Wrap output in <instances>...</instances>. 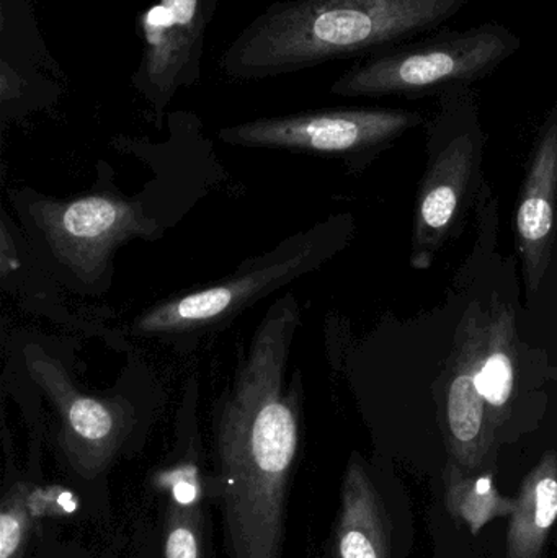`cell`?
Returning a JSON list of instances; mask_svg holds the SVG:
<instances>
[{"mask_svg":"<svg viewBox=\"0 0 557 558\" xmlns=\"http://www.w3.org/2000/svg\"><path fill=\"white\" fill-rule=\"evenodd\" d=\"M283 295L255 331L218 420L226 524L232 558H281L288 478L300 448V376L287 364L300 325Z\"/></svg>","mask_w":557,"mask_h":558,"instance_id":"cell-1","label":"cell"},{"mask_svg":"<svg viewBox=\"0 0 557 558\" xmlns=\"http://www.w3.org/2000/svg\"><path fill=\"white\" fill-rule=\"evenodd\" d=\"M470 0H283L271 3L226 48L219 68L262 81L337 59L370 56L435 32Z\"/></svg>","mask_w":557,"mask_h":558,"instance_id":"cell-2","label":"cell"},{"mask_svg":"<svg viewBox=\"0 0 557 558\" xmlns=\"http://www.w3.org/2000/svg\"><path fill=\"white\" fill-rule=\"evenodd\" d=\"M522 48V38L499 22L467 29H435L424 38L366 56L340 75L330 94L339 97L440 95L455 85H473Z\"/></svg>","mask_w":557,"mask_h":558,"instance_id":"cell-3","label":"cell"},{"mask_svg":"<svg viewBox=\"0 0 557 558\" xmlns=\"http://www.w3.org/2000/svg\"><path fill=\"white\" fill-rule=\"evenodd\" d=\"M352 231L349 216H337L294 235L274 252L254 258L238 274L190 294L154 305L134 322L140 335H183L202 331L254 304L294 278L316 270L346 244Z\"/></svg>","mask_w":557,"mask_h":558,"instance_id":"cell-4","label":"cell"},{"mask_svg":"<svg viewBox=\"0 0 557 558\" xmlns=\"http://www.w3.org/2000/svg\"><path fill=\"white\" fill-rule=\"evenodd\" d=\"M438 97L432 136L438 144L419 189L412 226L411 265L427 270L463 218L480 169L483 137L480 107L471 85H455Z\"/></svg>","mask_w":557,"mask_h":558,"instance_id":"cell-5","label":"cell"},{"mask_svg":"<svg viewBox=\"0 0 557 558\" xmlns=\"http://www.w3.org/2000/svg\"><path fill=\"white\" fill-rule=\"evenodd\" d=\"M415 547L414 504L392 465L353 454L343 477L332 558H409Z\"/></svg>","mask_w":557,"mask_h":558,"instance_id":"cell-6","label":"cell"},{"mask_svg":"<svg viewBox=\"0 0 557 558\" xmlns=\"http://www.w3.org/2000/svg\"><path fill=\"white\" fill-rule=\"evenodd\" d=\"M422 123L421 111L404 108H336L247 121L219 137L234 146L356 156L385 149Z\"/></svg>","mask_w":557,"mask_h":558,"instance_id":"cell-7","label":"cell"},{"mask_svg":"<svg viewBox=\"0 0 557 558\" xmlns=\"http://www.w3.org/2000/svg\"><path fill=\"white\" fill-rule=\"evenodd\" d=\"M29 215L52 255L84 282L104 277L118 245L134 238H153L159 228L137 203L105 193L38 202Z\"/></svg>","mask_w":557,"mask_h":558,"instance_id":"cell-8","label":"cell"},{"mask_svg":"<svg viewBox=\"0 0 557 558\" xmlns=\"http://www.w3.org/2000/svg\"><path fill=\"white\" fill-rule=\"evenodd\" d=\"M26 367L61 420L59 442L75 471L94 477L104 471L126 441L134 425V409L123 397L82 392L61 361L41 348L26 350Z\"/></svg>","mask_w":557,"mask_h":558,"instance_id":"cell-9","label":"cell"},{"mask_svg":"<svg viewBox=\"0 0 557 558\" xmlns=\"http://www.w3.org/2000/svg\"><path fill=\"white\" fill-rule=\"evenodd\" d=\"M218 0H159L141 20L143 59L133 84L157 111L199 78L203 45Z\"/></svg>","mask_w":557,"mask_h":558,"instance_id":"cell-10","label":"cell"},{"mask_svg":"<svg viewBox=\"0 0 557 558\" xmlns=\"http://www.w3.org/2000/svg\"><path fill=\"white\" fill-rule=\"evenodd\" d=\"M481 317H467L438 412L448 461L467 474L499 472L500 435L476 371Z\"/></svg>","mask_w":557,"mask_h":558,"instance_id":"cell-11","label":"cell"},{"mask_svg":"<svg viewBox=\"0 0 557 558\" xmlns=\"http://www.w3.org/2000/svg\"><path fill=\"white\" fill-rule=\"evenodd\" d=\"M526 294L538 292L557 252V105L540 126L516 213Z\"/></svg>","mask_w":557,"mask_h":558,"instance_id":"cell-12","label":"cell"},{"mask_svg":"<svg viewBox=\"0 0 557 558\" xmlns=\"http://www.w3.org/2000/svg\"><path fill=\"white\" fill-rule=\"evenodd\" d=\"M512 514L483 546L489 558H546L557 527V446L546 448L512 492Z\"/></svg>","mask_w":557,"mask_h":558,"instance_id":"cell-13","label":"cell"},{"mask_svg":"<svg viewBox=\"0 0 557 558\" xmlns=\"http://www.w3.org/2000/svg\"><path fill=\"white\" fill-rule=\"evenodd\" d=\"M431 485L432 495L451 520L481 544L516 507V495L500 488L497 472L467 474L455 462L447 461L441 477Z\"/></svg>","mask_w":557,"mask_h":558,"instance_id":"cell-14","label":"cell"},{"mask_svg":"<svg viewBox=\"0 0 557 558\" xmlns=\"http://www.w3.org/2000/svg\"><path fill=\"white\" fill-rule=\"evenodd\" d=\"M476 371L481 393L493 410L504 441L517 392L516 320L506 305L480 322Z\"/></svg>","mask_w":557,"mask_h":558,"instance_id":"cell-15","label":"cell"},{"mask_svg":"<svg viewBox=\"0 0 557 558\" xmlns=\"http://www.w3.org/2000/svg\"><path fill=\"white\" fill-rule=\"evenodd\" d=\"M427 523L432 537V558H489L483 544L455 523L434 495Z\"/></svg>","mask_w":557,"mask_h":558,"instance_id":"cell-16","label":"cell"},{"mask_svg":"<svg viewBox=\"0 0 557 558\" xmlns=\"http://www.w3.org/2000/svg\"><path fill=\"white\" fill-rule=\"evenodd\" d=\"M28 526V490L19 484L0 507V558H22Z\"/></svg>","mask_w":557,"mask_h":558,"instance_id":"cell-17","label":"cell"},{"mask_svg":"<svg viewBox=\"0 0 557 558\" xmlns=\"http://www.w3.org/2000/svg\"><path fill=\"white\" fill-rule=\"evenodd\" d=\"M198 526V505L183 507L172 501L167 523L166 558H202Z\"/></svg>","mask_w":557,"mask_h":558,"instance_id":"cell-18","label":"cell"},{"mask_svg":"<svg viewBox=\"0 0 557 558\" xmlns=\"http://www.w3.org/2000/svg\"><path fill=\"white\" fill-rule=\"evenodd\" d=\"M169 478L175 504L183 505V507L198 505V478H196V469L193 465L177 469L169 475Z\"/></svg>","mask_w":557,"mask_h":558,"instance_id":"cell-19","label":"cell"},{"mask_svg":"<svg viewBox=\"0 0 557 558\" xmlns=\"http://www.w3.org/2000/svg\"><path fill=\"white\" fill-rule=\"evenodd\" d=\"M0 267H2V275L7 277L10 271L19 270L20 262L16 258L15 247H13L12 241L9 238V231L5 226H2V248H0Z\"/></svg>","mask_w":557,"mask_h":558,"instance_id":"cell-20","label":"cell"}]
</instances>
